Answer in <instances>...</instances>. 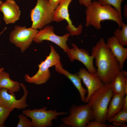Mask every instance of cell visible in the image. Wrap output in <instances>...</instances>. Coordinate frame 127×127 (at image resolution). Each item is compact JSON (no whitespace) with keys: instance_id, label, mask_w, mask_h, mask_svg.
<instances>
[{"instance_id":"1","label":"cell","mask_w":127,"mask_h":127,"mask_svg":"<svg viewBox=\"0 0 127 127\" xmlns=\"http://www.w3.org/2000/svg\"><path fill=\"white\" fill-rule=\"evenodd\" d=\"M91 55L97 67L95 74L105 84L111 83L121 70L118 61L101 38L92 48Z\"/></svg>"},{"instance_id":"2","label":"cell","mask_w":127,"mask_h":127,"mask_svg":"<svg viewBox=\"0 0 127 127\" xmlns=\"http://www.w3.org/2000/svg\"><path fill=\"white\" fill-rule=\"evenodd\" d=\"M85 13L86 26H92L97 30L101 28V23L104 20L114 21L119 28L123 22L122 15L114 8L110 5H102L97 1H92L86 7Z\"/></svg>"},{"instance_id":"3","label":"cell","mask_w":127,"mask_h":127,"mask_svg":"<svg viewBox=\"0 0 127 127\" xmlns=\"http://www.w3.org/2000/svg\"><path fill=\"white\" fill-rule=\"evenodd\" d=\"M113 94L111 83H108L91 95L87 103L93 111L94 120L105 123L107 121L108 108Z\"/></svg>"},{"instance_id":"4","label":"cell","mask_w":127,"mask_h":127,"mask_svg":"<svg viewBox=\"0 0 127 127\" xmlns=\"http://www.w3.org/2000/svg\"><path fill=\"white\" fill-rule=\"evenodd\" d=\"M50 52L44 61H42L38 65L39 69L33 76H30L26 74L24 78L26 81L37 85L44 84L50 79L51 73L49 68L60 61V57L54 47L50 45Z\"/></svg>"},{"instance_id":"5","label":"cell","mask_w":127,"mask_h":127,"mask_svg":"<svg viewBox=\"0 0 127 127\" xmlns=\"http://www.w3.org/2000/svg\"><path fill=\"white\" fill-rule=\"evenodd\" d=\"M69 115L62 120L66 125L72 127H86L91 120H94L93 111L87 103L73 105L69 109Z\"/></svg>"},{"instance_id":"6","label":"cell","mask_w":127,"mask_h":127,"mask_svg":"<svg viewBox=\"0 0 127 127\" xmlns=\"http://www.w3.org/2000/svg\"><path fill=\"white\" fill-rule=\"evenodd\" d=\"M37 0L36 6L30 11V16L32 22L31 27L41 29L53 21L54 10L48 0Z\"/></svg>"},{"instance_id":"7","label":"cell","mask_w":127,"mask_h":127,"mask_svg":"<svg viewBox=\"0 0 127 127\" xmlns=\"http://www.w3.org/2000/svg\"><path fill=\"white\" fill-rule=\"evenodd\" d=\"M67 114L66 112H58L56 109L48 110L45 107L39 109H28L22 111V114L31 119L32 127H52V121L57 119L58 116Z\"/></svg>"},{"instance_id":"8","label":"cell","mask_w":127,"mask_h":127,"mask_svg":"<svg viewBox=\"0 0 127 127\" xmlns=\"http://www.w3.org/2000/svg\"><path fill=\"white\" fill-rule=\"evenodd\" d=\"M37 29L31 27L16 25L9 36V40L24 52L31 44L38 32Z\"/></svg>"},{"instance_id":"9","label":"cell","mask_w":127,"mask_h":127,"mask_svg":"<svg viewBox=\"0 0 127 127\" xmlns=\"http://www.w3.org/2000/svg\"><path fill=\"white\" fill-rule=\"evenodd\" d=\"M72 0H60L59 5L54 11L53 21L60 22L65 20L68 25L67 27V30L70 35H78L82 32L83 26L80 24L76 27L72 24L69 17L68 7Z\"/></svg>"},{"instance_id":"10","label":"cell","mask_w":127,"mask_h":127,"mask_svg":"<svg viewBox=\"0 0 127 127\" xmlns=\"http://www.w3.org/2000/svg\"><path fill=\"white\" fill-rule=\"evenodd\" d=\"M54 30V28L52 26H44L38 31L33 41L39 44L44 40L50 41L58 46L66 52L69 48L67 42L70 35V34L67 33L63 36H59L55 33Z\"/></svg>"},{"instance_id":"11","label":"cell","mask_w":127,"mask_h":127,"mask_svg":"<svg viewBox=\"0 0 127 127\" xmlns=\"http://www.w3.org/2000/svg\"><path fill=\"white\" fill-rule=\"evenodd\" d=\"M20 86L24 91L23 96L19 99H16L15 95L9 94L8 90L5 88H0V105L10 109L16 108L19 110L24 109L28 107L26 99L28 92L26 87L22 83Z\"/></svg>"},{"instance_id":"12","label":"cell","mask_w":127,"mask_h":127,"mask_svg":"<svg viewBox=\"0 0 127 127\" xmlns=\"http://www.w3.org/2000/svg\"><path fill=\"white\" fill-rule=\"evenodd\" d=\"M72 48H68L66 52L70 61L73 62L77 60L79 61L85 66L89 72L95 74L97 70L93 65L94 58L93 56L90 55L87 50L79 48L75 44H72Z\"/></svg>"},{"instance_id":"13","label":"cell","mask_w":127,"mask_h":127,"mask_svg":"<svg viewBox=\"0 0 127 127\" xmlns=\"http://www.w3.org/2000/svg\"><path fill=\"white\" fill-rule=\"evenodd\" d=\"M77 73L87 88V94L84 101L87 103L92 94L104 84L95 74L90 73L85 68H80Z\"/></svg>"},{"instance_id":"14","label":"cell","mask_w":127,"mask_h":127,"mask_svg":"<svg viewBox=\"0 0 127 127\" xmlns=\"http://www.w3.org/2000/svg\"><path fill=\"white\" fill-rule=\"evenodd\" d=\"M0 11L3 14V19L6 24H13L20 18L21 12L14 0H6L0 6Z\"/></svg>"},{"instance_id":"15","label":"cell","mask_w":127,"mask_h":127,"mask_svg":"<svg viewBox=\"0 0 127 127\" xmlns=\"http://www.w3.org/2000/svg\"><path fill=\"white\" fill-rule=\"evenodd\" d=\"M106 45L119 62L121 70L127 58V48L124 47L113 36L107 39Z\"/></svg>"},{"instance_id":"16","label":"cell","mask_w":127,"mask_h":127,"mask_svg":"<svg viewBox=\"0 0 127 127\" xmlns=\"http://www.w3.org/2000/svg\"><path fill=\"white\" fill-rule=\"evenodd\" d=\"M55 67L56 71L64 75L70 80L79 92L81 100L84 102L87 91L83 87L81 83L82 80L77 73L72 74L64 69L60 61L56 64Z\"/></svg>"},{"instance_id":"17","label":"cell","mask_w":127,"mask_h":127,"mask_svg":"<svg viewBox=\"0 0 127 127\" xmlns=\"http://www.w3.org/2000/svg\"><path fill=\"white\" fill-rule=\"evenodd\" d=\"M113 94L125 96L127 94V72L123 70L117 75L111 83Z\"/></svg>"},{"instance_id":"18","label":"cell","mask_w":127,"mask_h":127,"mask_svg":"<svg viewBox=\"0 0 127 127\" xmlns=\"http://www.w3.org/2000/svg\"><path fill=\"white\" fill-rule=\"evenodd\" d=\"M125 96L113 94L108 108L106 121L122 109Z\"/></svg>"},{"instance_id":"19","label":"cell","mask_w":127,"mask_h":127,"mask_svg":"<svg viewBox=\"0 0 127 127\" xmlns=\"http://www.w3.org/2000/svg\"><path fill=\"white\" fill-rule=\"evenodd\" d=\"M20 84L18 81L12 80L10 78L8 73L4 70L0 72V88L7 89L9 93L15 95V93L20 90Z\"/></svg>"},{"instance_id":"20","label":"cell","mask_w":127,"mask_h":127,"mask_svg":"<svg viewBox=\"0 0 127 127\" xmlns=\"http://www.w3.org/2000/svg\"><path fill=\"white\" fill-rule=\"evenodd\" d=\"M121 29L119 28L115 30L114 32V36L118 41L123 46H127V25L123 22Z\"/></svg>"},{"instance_id":"21","label":"cell","mask_w":127,"mask_h":127,"mask_svg":"<svg viewBox=\"0 0 127 127\" xmlns=\"http://www.w3.org/2000/svg\"><path fill=\"white\" fill-rule=\"evenodd\" d=\"M107 121L109 123H125L127 122V110H122Z\"/></svg>"},{"instance_id":"22","label":"cell","mask_w":127,"mask_h":127,"mask_svg":"<svg viewBox=\"0 0 127 127\" xmlns=\"http://www.w3.org/2000/svg\"><path fill=\"white\" fill-rule=\"evenodd\" d=\"M124 0H98L97 1L102 5H110L114 7L121 15L122 2Z\"/></svg>"},{"instance_id":"23","label":"cell","mask_w":127,"mask_h":127,"mask_svg":"<svg viewBox=\"0 0 127 127\" xmlns=\"http://www.w3.org/2000/svg\"><path fill=\"white\" fill-rule=\"evenodd\" d=\"M0 105V125L5 127L4 123L10 114L14 110Z\"/></svg>"},{"instance_id":"24","label":"cell","mask_w":127,"mask_h":127,"mask_svg":"<svg viewBox=\"0 0 127 127\" xmlns=\"http://www.w3.org/2000/svg\"><path fill=\"white\" fill-rule=\"evenodd\" d=\"M18 117L19 121L17 126V127H32L31 121L27 116H24L23 114H20Z\"/></svg>"},{"instance_id":"25","label":"cell","mask_w":127,"mask_h":127,"mask_svg":"<svg viewBox=\"0 0 127 127\" xmlns=\"http://www.w3.org/2000/svg\"><path fill=\"white\" fill-rule=\"evenodd\" d=\"M108 124L105 122L92 120L87 124L86 127H109Z\"/></svg>"},{"instance_id":"26","label":"cell","mask_w":127,"mask_h":127,"mask_svg":"<svg viewBox=\"0 0 127 127\" xmlns=\"http://www.w3.org/2000/svg\"><path fill=\"white\" fill-rule=\"evenodd\" d=\"M49 3L52 8L54 10L59 5L60 0H48Z\"/></svg>"},{"instance_id":"27","label":"cell","mask_w":127,"mask_h":127,"mask_svg":"<svg viewBox=\"0 0 127 127\" xmlns=\"http://www.w3.org/2000/svg\"><path fill=\"white\" fill-rule=\"evenodd\" d=\"M95 0H78L79 3L86 7L89 6L92 1Z\"/></svg>"},{"instance_id":"28","label":"cell","mask_w":127,"mask_h":127,"mask_svg":"<svg viewBox=\"0 0 127 127\" xmlns=\"http://www.w3.org/2000/svg\"><path fill=\"white\" fill-rule=\"evenodd\" d=\"M113 125V126L114 127H127V126L125 123H122L115 122L111 123Z\"/></svg>"},{"instance_id":"29","label":"cell","mask_w":127,"mask_h":127,"mask_svg":"<svg viewBox=\"0 0 127 127\" xmlns=\"http://www.w3.org/2000/svg\"><path fill=\"white\" fill-rule=\"evenodd\" d=\"M125 95L122 109L126 110H127V94Z\"/></svg>"},{"instance_id":"30","label":"cell","mask_w":127,"mask_h":127,"mask_svg":"<svg viewBox=\"0 0 127 127\" xmlns=\"http://www.w3.org/2000/svg\"><path fill=\"white\" fill-rule=\"evenodd\" d=\"M124 12L123 15L126 18H127V4H125L124 7Z\"/></svg>"},{"instance_id":"31","label":"cell","mask_w":127,"mask_h":127,"mask_svg":"<svg viewBox=\"0 0 127 127\" xmlns=\"http://www.w3.org/2000/svg\"><path fill=\"white\" fill-rule=\"evenodd\" d=\"M7 28L6 27H5L4 28L3 30L0 33V36L3 32L6 30Z\"/></svg>"},{"instance_id":"32","label":"cell","mask_w":127,"mask_h":127,"mask_svg":"<svg viewBox=\"0 0 127 127\" xmlns=\"http://www.w3.org/2000/svg\"><path fill=\"white\" fill-rule=\"evenodd\" d=\"M4 69L3 67H1L0 66V72L1 71L4 70Z\"/></svg>"},{"instance_id":"33","label":"cell","mask_w":127,"mask_h":127,"mask_svg":"<svg viewBox=\"0 0 127 127\" xmlns=\"http://www.w3.org/2000/svg\"><path fill=\"white\" fill-rule=\"evenodd\" d=\"M3 3V2L1 0H0V6ZM1 21L0 19V24L1 23Z\"/></svg>"},{"instance_id":"34","label":"cell","mask_w":127,"mask_h":127,"mask_svg":"<svg viewBox=\"0 0 127 127\" xmlns=\"http://www.w3.org/2000/svg\"><path fill=\"white\" fill-rule=\"evenodd\" d=\"M5 127L4 126H2L0 125V127Z\"/></svg>"}]
</instances>
